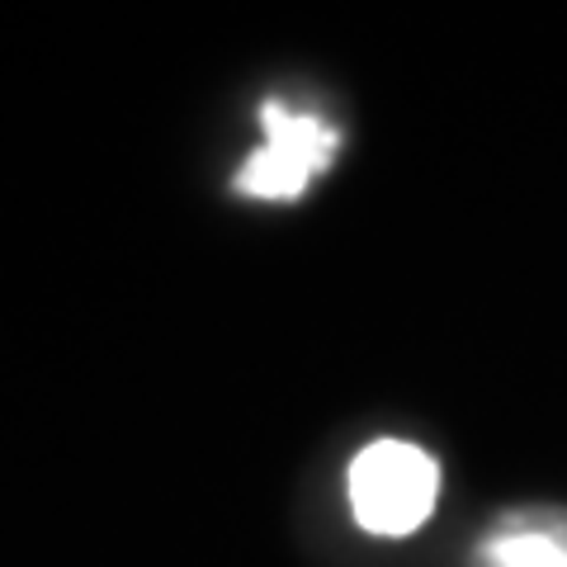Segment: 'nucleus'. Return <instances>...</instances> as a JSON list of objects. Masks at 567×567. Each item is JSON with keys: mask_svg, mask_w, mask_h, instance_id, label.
<instances>
[{"mask_svg": "<svg viewBox=\"0 0 567 567\" xmlns=\"http://www.w3.org/2000/svg\"><path fill=\"white\" fill-rule=\"evenodd\" d=\"M440 468L406 440H374L350 464V511L369 535L402 539L421 529L435 511Z\"/></svg>", "mask_w": 567, "mask_h": 567, "instance_id": "1", "label": "nucleus"}, {"mask_svg": "<svg viewBox=\"0 0 567 567\" xmlns=\"http://www.w3.org/2000/svg\"><path fill=\"white\" fill-rule=\"evenodd\" d=\"M260 123H265V147L241 166L237 189L251 194V199H298L312 175L331 166L341 133L312 114L284 110L279 100L265 104Z\"/></svg>", "mask_w": 567, "mask_h": 567, "instance_id": "2", "label": "nucleus"}, {"mask_svg": "<svg viewBox=\"0 0 567 567\" xmlns=\"http://www.w3.org/2000/svg\"><path fill=\"white\" fill-rule=\"evenodd\" d=\"M483 558L492 567H567V529L563 525H506L492 535Z\"/></svg>", "mask_w": 567, "mask_h": 567, "instance_id": "3", "label": "nucleus"}]
</instances>
